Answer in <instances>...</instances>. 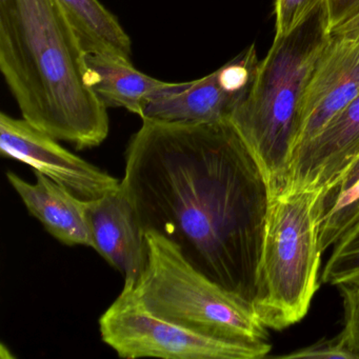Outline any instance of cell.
<instances>
[{
    "mask_svg": "<svg viewBox=\"0 0 359 359\" xmlns=\"http://www.w3.org/2000/svg\"><path fill=\"white\" fill-rule=\"evenodd\" d=\"M121 184L146 232L173 241L197 270L253 306L271 195L231 121L144 119Z\"/></svg>",
    "mask_w": 359,
    "mask_h": 359,
    "instance_id": "cell-1",
    "label": "cell"
},
{
    "mask_svg": "<svg viewBox=\"0 0 359 359\" xmlns=\"http://www.w3.org/2000/svg\"><path fill=\"white\" fill-rule=\"evenodd\" d=\"M83 57L56 0H0V71L22 118L79 150L100 146L110 131Z\"/></svg>",
    "mask_w": 359,
    "mask_h": 359,
    "instance_id": "cell-2",
    "label": "cell"
},
{
    "mask_svg": "<svg viewBox=\"0 0 359 359\" xmlns=\"http://www.w3.org/2000/svg\"><path fill=\"white\" fill-rule=\"evenodd\" d=\"M330 36L323 6L293 32L275 36L249 94L231 117L264 173L271 198L287 191L306 88Z\"/></svg>",
    "mask_w": 359,
    "mask_h": 359,
    "instance_id": "cell-3",
    "label": "cell"
},
{
    "mask_svg": "<svg viewBox=\"0 0 359 359\" xmlns=\"http://www.w3.org/2000/svg\"><path fill=\"white\" fill-rule=\"evenodd\" d=\"M321 192L302 189L271 198L253 302L268 330L281 331L302 321L318 290Z\"/></svg>",
    "mask_w": 359,
    "mask_h": 359,
    "instance_id": "cell-4",
    "label": "cell"
},
{
    "mask_svg": "<svg viewBox=\"0 0 359 359\" xmlns=\"http://www.w3.org/2000/svg\"><path fill=\"white\" fill-rule=\"evenodd\" d=\"M147 241L148 264L129 289L148 312L207 337L268 341L253 306L197 270L173 241L154 231Z\"/></svg>",
    "mask_w": 359,
    "mask_h": 359,
    "instance_id": "cell-5",
    "label": "cell"
},
{
    "mask_svg": "<svg viewBox=\"0 0 359 359\" xmlns=\"http://www.w3.org/2000/svg\"><path fill=\"white\" fill-rule=\"evenodd\" d=\"M102 339L121 358L259 359L268 341H233L199 335L151 314L123 287L100 316Z\"/></svg>",
    "mask_w": 359,
    "mask_h": 359,
    "instance_id": "cell-6",
    "label": "cell"
},
{
    "mask_svg": "<svg viewBox=\"0 0 359 359\" xmlns=\"http://www.w3.org/2000/svg\"><path fill=\"white\" fill-rule=\"evenodd\" d=\"M255 45L207 76L187 83H165L147 100L140 118L172 123L230 121L255 81Z\"/></svg>",
    "mask_w": 359,
    "mask_h": 359,
    "instance_id": "cell-7",
    "label": "cell"
},
{
    "mask_svg": "<svg viewBox=\"0 0 359 359\" xmlns=\"http://www.w3.org/2000/svg\"><path fill=\"white\" fill-rule=\"evenodd\" d=\"M0 153L30 165L87 201L100 198L121 184V180L73 154L26 119L5 112L0 114Z\"/></svg>",
    "mask_w": 359,
    "mask_h": 359,
    "instance_id": "cell-8",
    "label": "cell"
},
{
    "mask_svg": "<svg viewBox=\"0 0 359 359\" xmlns=\"http://www.w3.org/2000/svg\"><path fill=\"white\" fill-rule=\"evenodd\" d=\"M358 95L359 36L331 33L306 88L296 149Z\"/></svg>",
    "mask_w": 359,
    "mask_h": 359,
    "instance_id": "cell-9",
    "label": "cell"
},
{
    "mask_svg": "<svg viewBox=\"0 0 359 359\" xmlns=\"http://www.w3.org/2000/svg\"><path fill=\"white\" fill-rule=\"evenodd\" d=\"M93 249L133 287L149 259L147 232L123 184L87 203Z\"/></svg>",
    "mask_w": 359,
    "mask_h": 359,
    "instance_id": "cell-10",
    "label": "cell"
},
{
    "mask_svg": "<svg viewBox=\"0 0 359 359\" xmlns=\"http://www.w3.org/2000/svg\"><path fill=\"white\" fill-rule=\"evenodd\" d=\"M359 156V95L292 157L287 191L331 187ZM285 191V192H287Z\"/></svg>",
    "mask_w": 359,
    "mask_h": 359,
    "instance_id": "cell-11",
    "label": "cell"
},
{
    "mask_svg": "<svg viewBox=\"0 0 359 359\" xmlns=\"http://www.w3.org/2000/svg\"><path fill=\"white\" fill-rule=\"evenodd\" d=\"M36 182H26L7 172V178L20 195L29 213L41 222L46 230L66 245L93 248L87 214V199L34 171Z\"/></svg>",
    "mask_w": 359,
    "mask_h": 359,
    "instance_id": "cell-12",
    "label": "cell"
},
{
    "mask_svg": "<svg viewBox=\"0 0 359 359\" xmlns=\"http://www.w3.org/2000/svg\"><path fill=\"white\" fill-rule=\"evenodd\" d=\"M83 74L107 108H123L140 117L147 100L165 83L140 72L130 60L104 54L85 53Z\"/></svg>",
    "mask_w": 359,
    "mask_h": 359,
    "instance_id": "cell-13",
    "label": "cell"
},
{
    "mask_svg": "<svg viewBox=\"0 0 359 359\" xmlns=\"http://www.w3.org/2000/svg\"><path fill=\"white\" fill-rule=\"evenodd\" d=\"M85 53L104 54L131 62L132 41L100 0H56Z\"/></svg>",
    "mask_w": 359,
    "mask_h": 359,
    "instance_id": "cell-14",
    "label": "cell"
},
{
    "mask_svg": "<svg viewBox=\"0 0 359 359\" xmlns=\"http://www.w3.org/2000/svg\"><path fill=\"white\" fill-rule=\"evenodd\" d=\"M359 222V156L319 201V245L327 251Z\"/></svg>",
    "mask_w": 359,
    "mask_h": 359,
    "instance_id": "cell-15",
    "label": "cell"
},
{
    "mask_svg": "<svg viewBox=\"0 0 359 359\" xmlns=\"http://www.w3.org/2000/svg\"><path fill=\"white\" fill-rule=\"evenodd\" d=\"M359 276V222L334 245L320 283L336 285Z\"/></svg>",
    "mask_w": 359,
    "mask_h": 359,
    "instance_id": "cell-16",
    "label": "cell"
},
{
    "mask_svg": "<svg viewBox=\"0 0 359 359\" xmlns=\"http://www.w3.org/2000/svg\"><path fill=\"white\" fill-rule=\"evenodd\" d=\"M325 0H275V36H285L302 26Z\"/></svg>",
    "mask_w": 359,
    "mask_h": 359,
    "instance_id": "cell-17",
    "label": "cell"
},
{
    "mask_svg": "<svg viewBox=\"0 0 359 359\" xmlns=\"http://www.w3.org/2000/svg\"><path fill=\"white\" fill-rule=\"evenodd\" d=\"M344 300V323L339 335L359 359V276L337 285Z\"/></svg>",
    "mask_w": 359,
    "mask_h": 359,
    "instance_id": "cell-18",
    "label": "cell"
},
{
    "mask_svg": "<svg viewBox=\"0 0 359 359\" xmlns=\"http://www.w3.org/2000/svg\"><path fill=\"white\" fill-rule=\"evenodd\" d=\"M279 358H339L357 359L356 356L346 348L338 334L331 339H323L306 348L294 351L287 355H280Z\"/></svg>",
    "mask_w": 359,
    "mask_h": 359,
    "instance_id": "cell-19",
    "label": "cell"
},
{
    "mask_svg": "<svg viewBox=\"0 0 359 359\" xmlns=\"http://www.w3.org/2000/svg\"><path fill=\"white\" fill-rule=\"evenodd\" d=\"M323 11L332 33L359 15V0H325Z\"/></svg>",
    "mask_w": 359,
    "mask_h": 359,
    "instance_id": "cell-20",
    "label": "cell"
},
{
    "mask_svg": "<svg viewBox=\"0 0 359 359\" xmlns=\"http://www.w3.org/2000/svg\"><path fill=\"white\" fill-rule=\"evenodd\" d=\"M332 33H337V34L351 35V36H359V15L356 16L354 20L346 22L344 26L340 27L338 30Z\"/></svg>",
    "mask_w": 359,
    "mask_h": 359,
    "instance_id": "cell-21",
    "label": "cell"
}]
</instances>
